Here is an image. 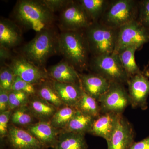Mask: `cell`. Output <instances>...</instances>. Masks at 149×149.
I'll use <instances>...</instances> for the list:
<instances>
[{"label":"cell","instance_id":"cell-1","mask_svg":"<svg viewBox=\"0 0 149 149\" xmlns=\"http://www.w3.org/2000/svg\"><path fill=\"white\" fill-rule=\"evenodd\" d=\"M11 16L22 31L32 30L37 33L54 27L56 18L43 0L17 1Z\"/></svg>","mask_w":149,"mask_h":149},{"label":"cell","instance_id":"cell-2","mask_svg":"<svg viewBox=\"0 0 149 149\" xmlns=\"http://www.w3.org/2000/svg\"><path fill=\"white\" fill-rule=\"evenodd\" d=\"M59 48L64 60L77 72L89 69L91 56L85 30L60 32Z\"/></svg>","mask_w":149,"mask_h":149},{"label":"cell","instance_id":"cell-3","mask_svg":"<svg viewBox=\"0 0 149 149\" xmlns=\"http://www.w3.org/2000/svg\"><path fill=\"white\" fill-rule=\"evenodd\" d=\"M59 35L54 27L38 32L20 48L19 55L36 66L45 68L50 58L60 54Z\"/></svg>","mask_w":149,"mask_h":149},{"label":"cell","instance_id":"cell-4","mask_svg":"<svg viewBox=\"0 0 149 149\" xmlns=\"http://www.w3.org/2000/svg\"><path fill=\"white\" fill-rule=\"evenodd\" d=\"M138 15L139 1H109L98 22L110 28L118 29L137 20Z\"/></svg>","mask_w":149,"mask_h":149},{"label":"cell","instance_id":"cell-5","mask_svg":"<svg viewBox=\"0 0 149 149\" xmlns=\"http://www.w3.org/2000/svg\"><path fill=\"white\" fill-rule=\"evenodd\" d=\"M118 31V29L107 27L99 22L93 23L85 29L91 57L113 53Z\"/></svg>","mask_w":149,"mask_h":149},{"label":"cell","instance_id":"cell-6","mask_svg":"<svg viewBox=\"0 0 149 149\" xmlns=\"http://www.w3.org/2000/svg\"><path fill=\"white\" fill-rule=\"evenodd\" d=\"M89 69L101 75L111 83L127 84L130 77L120 61L118 54H109L91 57Z\"/></svg>","mask_w":149,"mask_h":149},{"label":"cell","instance_id":"cell-7","mask_svg":"<svg viewBox=\"0 0 149 149\" xmlns=\"http://www.w3.org/2000/svg\"><path fill=\"white\" fill-rule=\"evenodd\" d=\"M58 21L61 32L85 30L93 23L79 1L72 0L59 13Z\"/></svg>","mask_w":149,"mask_h":149},{"label":"cell","instance_id":"cell-8","mask_svg":"<svg viewBox=\"0 0 149 149\" xmlns=\"http://www.w3.org/2000/svg\"><path fill=\"white\" fill-rule=\"evenodd\" d=\"M149 43V29L137 20L123 25L118 29L114 52L118 54L126 48L136 46L139 49Z\"/></svg>","mask_w":149,"mask_h":149},{"label":"cell","instance_id":"cell-9","mask_svg":"<svg viewBox=\"0 0 149 149\" xmlns=\"http://www.w3.org/2000/svg\"><path fill=\"white\" fill-rule=\"evenodd\" d=\"M101 113L113 112L122 114L130 105L128 92L123 84L111 83L108 90L99 99Z\"/></svg>","mask_w":149,"mask_h":149},{"label":"cell","instance_id":"cell-10","mask_svg":"<svg viewBox=\"0 0 149 149\" xmlns=\"http://www.w3.org/2000/svg\"><path fill=\"white\" fill-rule=\"evenodd\" d=\"M7 65L15 75L35 85H40L50 78L45 68L36 66L19 54L13 56Z\"/></svg>","mask_w":149,"mask_h":149},{"label":"cell","instance_id":"cell-11","mask_svg":"<svg viewBox=\"0 0 149 149\" xmlns=\"http://www.w3.org/2000/svg\"><path fill=\"white\" fill-rule=\"evenodd\" d=\"M135 136L131 123L120 114L112 133L106 141L107 149H129L135 142Z\"/></svg>","mask_w":149,"mask_h":149},{"label":"cell","instance_id":"cell-12","mask_svg":"<svg viewBox=\"0 0 149 149\" xmlns=\"http://www.w3.org/2000/svg\"><path fill=\"white\" fill-rule=\"evenodd\" d=\"M130 105L132 107L143 110L148 108L149 95V79L143 73L131 76L127 83Z\"/></svg>","mask_w":149,"mask_h":149},{"label":"cell","instance_id":"cell-13","mask_svg":"<svg viewBox=\"0 0 149 149\" xmlns=\"http://www.w3.org/2000/svg\"><path fill=\"white\" fill-rule=\"evenodd\" d=\"M7 143L9 149H48L26 129L9 125Z\"/></svg>","mask_w":149,"mask_h":149},{"label":"cell","instance_id":"cell-14","mask_svg":"<svg viewBox=\"0 0 149 149\" xmlns=\"http://www.w3.org/2000/svg\"><path fill=\"white\" fill-rule=\"evenodd\" d=\"M44 146L54 149L61 130L54 128L49 121H39L25 127Z\"/></svg>","mask_w":149,"mask_h":149},{"label":"cell","instance_id":"cell-15","mask_svg":"<svg viewBox=\"0 0 149 149\" xmlns=\"http://www.w3.org/2000/svg\"><path fill=\"white\" fill-rule=\"evenodd\" d=\"M22 29L11 19L1 18L0 20V47L11 50L21 44Z\"/></svg>","mask_w":149,"mask_h":149},{"label":"cell","instance_id":"cell-16","mask_svg":"<svg viewBox=\"0 0 149 149\" xmlns=\"http://www.w3.org/2000/svg\"><path fill=\"white\" fill-rule=\"evenodd\" d=\"M81 88L84 92L92 97L98 100L108 90L111 83L105 78L96 73L80 74Z\"/></svg>","mask_w":149,"mask_h":149},{"label":"cell","instance_id":"cell-17","mask_svg":"<svg viewBox=\"0 0 149 149\" xmlns=\"http://www.w3.org/2000/svg\"><path fill=\"white\" fill-rule=\"evenodd\" d=\"M120 114L113 112L101 113L94 118L88 133L102 137L107 141L114 129Z\"/></svg>","mask_w":149,"mask_h":149},{"label":"cell","instance_id":"cell-18","mask_svg":"<svg viewBox=\"0 0 149 149\" xmlns=\"http://www.w3.org/2000/svg\"><path fill=\"white\" fill-rule=\"evenodd\" d=\"M47 71L52 80L81 85L79 72L64 60L50 67Z\"/></svg>","mask_w":149,"mask_h":149},{"label":"cell","instance_id":"cell-19","mask_svg":"<svg viewBox=\"0 0 149 149\" xmlns=\"http://www.w3.org/2000/svg\"><path fill=\"white\" fill-rule=\"evenodd\" d=\"M52 84L63 104L75 107L81 98L83 90L81 85L52 80Z\"/></svg>","mask_w":149,"mask_h":149},{"label":"cell","instance_id":"cell-20","mask_svg":"<svg viewBox=\"0 0 149 149\" xmlns=\"http://www.w3.org/2000/svg\"><path fill=\"white\" fill-rule=\"evenodd\" d=\"M27 105L34 117L39 121H50L58 110L37 95L30 96Z\"/></svg>","mask_w":149,"mask_h":149},{"label":"cell","instance_id":"cell-21","mask_svg":"<svg viewBox=\"0 0 149 149\" xmlns=\"http://www.w3.org/2000/svg\"><path fill=\"white\" fill-rule=\"evenodd\" d=\"M85 135L61 131L53 149H88Z\"/></svg>","mask_w":149,"mask_h":149},{"label":"cell","instance_id":"cell-22","mask_svg":"<svg viewBox=\"0 0 149 149\" xmlns=\"http://www.w3.org/2000/svg\"><path fill=\"white\" fill-rule=\"evenodd\" d=\"M94 118L77 110L66 127L61 131L85 135L88 133Z\"/></svg>","mask_w":149,"mask_h":149},{"label":"cell","instance_id":"cell-23","mask_svg":"<svg viewBox=\"0 0 149 149\" xmlns=\"http://www.w3.org/2000/svg\"><path fill=\"white\" fill-rule=\"evenodd\" d=\"M139 49L136 46H133L126 48L118 54L123 66L130 77L142 72L135 60V53Z\"/></svg>","mask_w":149,"mask_h":149},{"label":"cell","instance_id":"cell-24","mask_svg":"<svg viewBox=\"0 0 149 149\" xmlns=\"http://www.w3.org/2000/svg\"><path fill=\"white\" fill-rule=\"evenodd\" d=\"M77 111L74 107L64 105L58 109L50 120L51 125L60 130L65 129Z\"/></svg>","mask_w":149,"mask_h":149},{"label":"cell","instance_id":"cell-25","mask_svg":"<svg viewBox=\"0 0 149 149\" xmlns=\"http://www.w3.org/2000/svg\"><path fill=\"white\" fill-rule=\"evenodd\" d=\"M93 23L98 22L109 1L107 0H79Z\"/></svg>","mask_w":149,"mask_h":149},{"label":"cell","instance_id":"cell-26","mask_svg":"<svg viewBox=\"0 0 149 149\" xmlns=\"http://www.w3.org/2000/svg\"><path fill=\"white\" fill-rule=\"evenodd\" d=\"M75 108L94 118L101 113V110L98 101L86 94L83 91L81 98L75 106Z\"/></svg>","mask_w":149,"mask_h":149},{"label":"cell","instance_id":"cell-27","mask_svg":"<svg viewBox=\"0 0 149 149\" xmlns=\"http://www.w3.org/2000/svg\"><path fill=\"white\" fill-rule=\"evenodd\" d=\"M47 81L39 85L36 95L58 109L64 105L54 88L52 81L51 83Z\"/></svg>","mask_w":149,"mask_h":149},{"label":"cell","instance_id":"cell-28","mask_svg":"<svg viewBox=\"0 0 149 149\" xmlns=\"http://www.w3.org/2000/svg\"><path fill=\"white\" fill-rule=\"evenodd\" d=\"M35 118L28 105H26L12 111L10 122L11 124L18 127H26L35 123L34 122Z\"/></svg>","mask_w":149,"mask_h":149},{"label":"cell","instance_id":"cell-29","mask_svg":"<svg viewBox=\"0 0 149 149\" xmlns=\"http://www.w3.org/2000/svg\"><path fill=\"white\" fill-rule=\"evenodd\" d=\"M30 97L26 93L11 90L9 93V110L13 111L19 107L28 104Z\"/></svg>","mask_w":149,"mask_h":149},{"label":"cell","instance_id":"cell-30","mask_svg":"<svg viewBox=\"0 0 149 149\" xmlns=\"http://www.w3.org/2000/svg\"><path fill=\"white\" fill-rule=\"evenodd\" d=\"M15 77L14 73L8 65H2L0 70V88L8 92L11 91Z\"/></svg>","mask_w":149,"mask_h":149},{"label":"cell","instance_id":"cell-31","mask_svg":"<svg viewBox=\"0 0 149 149\" xmlns=\"http://www.w3.org/2000/svg\"><path fill=\"white\" fill-rule=\"evenodd\" d=\"M11 90L23 92L30 96L35 95L37 94V88L35 85L26 82L16 75L12 86Z\"/></svg>","mask_w":149,"mask_h":149},{"label":"cell","instance_id":"cell-32","mask_svg":"<svg viewBox=\"0 0 149 149\" xmlns=\"http://www.w3.org/2000/svg\"><path fill=\"white\" fill-rule=\"evenodd\" d=\"M137 20L149 29V0L139 1V15Z\"/></svg>","mask_w":149,"mask_h":149},{"label":"cell","instance_id":"cell-33","mask_svg":"<svg viewBox=\"0 0 149 149\" xmlns=\"http://www.w3.org/2000/svg\"><path fill=\"white\" fill-rule=\"evenodd\" d=\"M12 111L10 110L0 113V137L1 139L6 138L8 133Z\"/></svg>","mask_w":149,"mask_h":149},{"label":"cell","instance_id":"cell-34","mask_svg":"<svg viewBox=\"0 0 149 149\" xmlns=\"http://www.w3.org/2000/svg\"><path fill=\"white\" fill-rule=\"evenodd\" d=\"M48 8L54 13L60 12L66 6L69 0H43Z\"/></svg>","mask_w":149,"mask_h":149},{"label":"cell","instance_id":"cell-35","mask_svg":"<svg viewBox=\"0 0 149 149\" xmlns=\"http://www.w3.org/2000/svg\"><path fill=\"white\" fill-rule=\"evenodd\" d=\"M8 91L0 88V113L9 110Z\"/></svg>","mask_w":149,"mask_h":149},{"label":"cell","instance_id":"cell-36","mask_svg":"<svg viewBox=\"0 0 149 149\" xmlns=\"http://www.w3.org/2000/svg\"><path fill=\"white\" fill-rule=\"evenodd\" d=\"M129 149H149V136L139 142H134Z\"/></svg>","mask_w":149,"mask_h":149},{"label":"cell","instance_id":"cell-37","mask_svg":"<svg viewBox=\"0 0 149 149\" xmlns=\"http://www.w3.org/2000/svg\"><path fill=\"white\" fill-rule=\"evenodd\" d=\"M12 56L10 50L3 47H0V59L1 62H4L7 60L11 59Z\"/></svg>","mask_w":149,"mask_h":149}]
</instances>
